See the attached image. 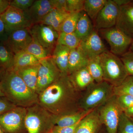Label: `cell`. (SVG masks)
Listing matches in <instances>:
<instances>
[{"label":"cell","instance_id":"74e56055","mask_svg":"<svg viewBox=\"0 0 133 133\" xmlns=\"http://www.w3.org/2000/svg\"><path fill=\"white\" fill-rule=\"evenodd\" d=\"M6 97H0V115L16 107Z\"/></svg>","mask_w":133,"mask_h":133},{"label":"cell","instance_id":"cb8c5ba5","mask_svg":"<svg viewBox=\"0 0 133 133\" xmlns=\"http://www.w3.org/2000/svg\"><path fill=\"white\" fill-rule=\"evenodd\" d=\"M40 63L33 55L23 51L15 54L12 66L9 70L16 71L26 66L39 64Z\"/></svg>","mask_w":133,"mask_h":133},{"label":"cell","instance_id":"4dcf8cb0","mask_svg":"<svg viewBox=\"0 0 133 133\" xmlns=\"http://www.w3.org/2000/svg\"><path fill=\"white\" fill-rule=\"evenodd\" d=\"M81 12H72L65 18L61 25L59 33H74L80 16Z\"/></svg>","mask_w":133,"mask_h":133},{"label":"cell","instance_id":"c3c4849f","mask_svg":"<svg viewBox=\"0 0 133 133\" xmlns=\"http://www.w3.org/2000/svg\"><path fill=\"white\" fill-rule=\"evenodd\" d=\"M0 133H4L3 131L2 130V129L1 127V126H0Z\"/></svg>","mask_w":133,"mask_h":133},{"label":"cell","instance_id":"4fadbf2b","mask_svg":"<svg viewBox=\"0 0 133 133\" xmlns=\"http://www.w3.org/2000/svg\"><path fill=\"white\" fill-rule=\"evenodd\" d=\"M78 48L88 59L99 56L108 50L95 30L87 38L81 41Z\"/></svg>","mask_w":133,"mask_h":133},{"label":"cell","instance_id":"bcb514c9","mask_svg":"<svg viewBox=\"0 0 133 133\" xmlns=\"http://www.w3.org/2000/svg\"><path fill=\"white\" fill-rule=\"evenodd\" d=\"M5 70H3L2 68L0 67V82L1 81L3 77V74L5 73Z\"/></svg>","mask_w":133,"mask_h":133},{"label":"cell","instance_id":"83f0119b","mask_svg":"<svg viewBox=\"0 0 133 133\" xmlns=\"http://www.w3.org/2000/svg\"><path fill=\"white\" fill-rule=\"evenodd\" d=\"M87 67L94 82L99 83L104 81L99 56L88 59Z\"/></svg>","mask_w":133,"mask_h":133},{"label":"cell","instance_id":"9c48e42d","mask_svg":"<svg viewBox=\"0 0 133 133\" xmlns=\"http://www.w3.org/2000/svg\"><path fill=\"white\" fill-rule=\"evenodd\" d=\"M28 29L32 38L52 56L59 33L51 26L41 23L33 24Z\"/></svg>","mask_w":133,"mask_h":133},{"label":"cell","instance_id":"7bdbcfd3","mask_svg":"<svg viewBox=\"0 0 133 133\" xmlns=\"http://www.w3.org/2000/svg\"><path fill=\"white\" fill-rule=\"evenodd\" d=\"M119 7L130 4L132 1L130 0H113Z\"/></svg>","mask_w":133,"mask_h":133},{"label":"cell","instance_id":"e575fe53","mask_svg":"<svg viewBox=\"0 0 133 133\" xmlns=\"http://www.w3.org/2000/svg\"><path fill=\"white\" fill-rule=\"evenodd\" d=\"M66 11L69 13L84 11V0H66Z\"/></svg>","mask_w":133,"mask_h":133},{"label":"cell","instance_id":"d6a6232c","mask_svg":"<svg viewBox=\"0 0 133 133\" xmlns=\"http://www.w3.org/2000/svg\"><path fill=\"white\" fill-rule=\"evenodd\" d=\"M117 133H133V118L127 116L124 112L120 117Z\"/></svg>","mask_w":133,"mask_h":133},{"label":"cell","instance_id":"484cf974","mask_svg":"<svg viewBox=\"0 0 133 133\" xmlns=\"http://www.w3.org/2000/svg\"><path fill=\"white\" fill-rule=\"evenodd\" d=\"M15 54L6 42H0V67L5 71L12 67Z\"/></svg>","mask_w":133,"mask_h":133},{"label":"cell","instance_id":"e0dca14e","mask_svg":"<svg viewBox=\"0 0 133 133\" xmlns=\"http://www.w3.org/2000/svg\"><path fill=\"white\" fill-rule=\"evenodd\" d=\"M102 125L97 108H95L79 121L75 133H98Z\"/></svg>","mask_w":133,"mask_h":133},{"label":"cell","instance_id":"816d5d0a","mask_svg":"<svg viewBox=\"0 0 133 133\" xmlns=\"http://www.w3.org/2000/svg\"><path fill=\"white\" fill-rule=\"evenodd\" d=\"M98 133H104L102 132H98Z\"/></svg>","mask_w":133,"mask_h":133},{"label":"cell","instance_id":"ee69618b","mask_svg":"<svg viewBox=\"0 0 133 133\" xmlns=\"http://www.w3.org/2000/svg\"><path fill=\"white\" fill-rule=\"evenodd\" d=\"M124 112L127 116L133 118V106L126 109Z\"/></svg>","mask_w":133,"mask_h":133},{"label":"cell","instance_id":"ac0fdd59","mask_svg":"<svg viewBox=\"0 0 133 133\" xmlns=\"http://www.w3.org/2000/svg\"><path fill=\"white\" fill-rule=\"evenodd\" d=\"M70 49L64 45L57 44L51 58L61 74H68V63Z\"/></svg>","mask_w":133,"mask_h":133},{"label":"cell","instance_id":"2e32d148","mask_svg":"<svg viewBox=\"0 0 133 133\" xmlns=\"http://www.w3.org/2000/svg\"><path fill=\"white\" fill-rule=\"evenodd\" d=\"M119 8L115 27L133 39V4L131 2Z\"/></svg>","mask_w":133,"mask_h":133},{"label":"cell","instance_id":"8fae6325","mask_svg":"<svg viewBox=\"0 0 133 133\" xmlns=\"http://www.w3.org/2000/svg\"><path fill=\"white\" fill-rule=\"evenodd\" d=\"M0 16L9 35L13 31L29 29L33 25L25 12L12 6H9Z\"/></svg>","mask_w":133,"mask_h":133},{"label":"cell","instance_id":"ffe728a7","mask_svg":"<svg viewBox=\"0 0 133 133\" xmlns=\"http://www.w3.org/2000/svg\"><path fill=\"white\" fill-rule=\"evenodd\" d=\"M39 64L26 66L15 71L21 77L26 85L36 93Z\"/></svg>","mask_w":133,"mask_h":133},{"label":"cell","instance_id":"6da1fadb","mask_svg":"<svg viewBox=\"0 0 133 133\" xmlns=\"http://www.w3.org/2000/svg\"><path fill=\"white\" fill-rule=\"evenodd\" d=\"M81 92L69 75L61 74L57 81L38 95V104L56 116L72 114L81 110L79 106Z\"/></svg>","mask_w":133,"mask_h":133},{"label":"cell","instance_id":"1f68e13d","mask_svg":"<svg viewBox=\"0 0 133 133\" xmlns=\"http://www.w3.org/2000/svg\"><path fill=\"white\" fill-rule=\"evenodd\" d=\"M114 95L129 94L133 96V76H128L120 85L114 87Z\"/></svg>","mask_w":133,"mask_h":133},{"label":"cell","instance_id":"836d02e7","mask_svg":"<svg viewBox=\"0 0 133 133\" xmlns=\"http://www.w3.org/2000/svg\"><path fill=\"white\" fill-rule=\"evenodd\" d=\"M128 76H133V52L128 50L121 56Z\"/></svg>","mask_w":133,"mask_h":133},{"label":"cell","instance_id":"60d3db41","mask_svg":"<svg viewBox=\"0 0 133 133\" xmlns=\"http://www.w3.org/2000/svg\"><path fill=\"white\" fill-rule=\"evenodd\" d=\"M55 9L62 11H66V0H52Z\"/></svg>","mask_w":133,"mask_h":133},{"label":"cell","instance_id":"8d00e7d4","mask_svg":"<svg viewBox=\"0 0 133 133\" xmlns=\"http://www.w3.org/2000/svg\"><path fill=\"white\" fill-rule=\"evenodd\" d=\"M35 0H13L10 1V6L25 12L32 5Z\"/></svg>","mask_w":133,"mask_h":133},{"label":"cell","instance_id":"3957f363","mask_svg":"<svg viewBox=\"0 0 133 133\" xmlns=\"http://www.w3.org/2000/svg\"><path fill=\"white\" fill-rule=\"evenodd\" d=\"M114 87L106 81L94 82L81 92L79 106L81 110L90 111L97 108L114 95Z\"/></svg>","mask_w":133,"mask_h":133},{"label":"cell","instance_id":"9a60e30c","mask_svg":"<svg viewBox=\"0 0 133 133\" xmlns=\"http://www.w3.org/2000/svg\"><path fill=\"white\" fill-rule=\"evenodd\" d=\"M55 9L52 0H35L25 12L33 25L40 23L49 12Z\"/></svg>","mask_w":133,"mask_h":133},{"label":"cell","instance_id":"b9f144b4","mask_svg":"<svg viewBox=\"0 0 133 133\" xmlns=\"http://www.w3.org/2000/svg\"><path fill=\"white\" fill-rule=\"evenodd\" d=\"M10 6V1L0 0V15L5 12Z\"/></svg>","mask_w":133,"mask_h":133},{"label":"cell","instance_id":"7402d4cb","mask_svg":"<svg viewBox=\"0 0 133 133\" xmlns=\"http://www.w3.org/2000/svg\"><path fill=\"white\" fill-rule=\"evenodd\" d=\"M70 14L66 11L53 9L49 12L39 23L51 26L59 33L61 25Z\"/></svg>","mask_w":133,"mask_h":133},{"label":"cell","instance_id":"ab89813d","mask_svg":"<svg viewBox=\"0 0 133 133\" xmlns=\"http://www.w3.org/2000/svg\"><path fill=\"white\" fill-rule=\"evenodd\" d=\"M8 36L5 24L0 16V42L6 41Z\"/></svg>","mask_w":133,"mask_h":133},{"label":"cell","instance_id":"d590c367","mask_svg":"<svg viewBox=\"0 0 133 133\" xmlns=\"http://www.w3.org/2000/svg\"><path fill=\"white\" fill-rule=\"evenodd\" d=\"M117 102L123 112L133 106V96L124 94L116 96Z\"/></svg>","mask_w":133,"mask_h":133},{"label":"cell","instance_id":"681fc988","mask_svg":"<svg viewBox=\"0 0 133 133\" xmlns=\"http://www.w3.org/2000/svg\"><path fill=\"white\" fill-rule=\"evenodd\" d=\"M48 133H54L53 132H52V130H51V131H50V132H49Z\"/></svg>","mask_w":133,"mask_h":133},{"label":"cell","instance_id":"f1b7e54d","mask_svg":"<svg viewBox=\"0 0 133 133\" xmlns=\"http://www.w3.org/2000/svg\"><path fill=\"white\" fill-rule=\"evenodd\" d=\"M24 51L31 54L40 62L51 57V54L33 38Z\"/></svg>","mask_w":133,"mask_h":133},{"label":"cell","instance_id":"f35d334b","mask_svg":"<svg viewBox=\"0 0 133 133\" xmlns=\"http://www.w3.org/2000/svg\"><path fill=\"white\" fill-rule=\"evenodd\" d=\"M79 122L69 127H59L55 126L52 131L54 133H75Z\"/></svg>","mask_w":133,"mask_h":133},{"label":"cell","instance_id":"52a82bcc","mask_svg":"<svg viewBox=\"0 0 133 133\" xmlns=\"http://www.w3.org/2000/svg\"><path fill=\"white\" fill-rule=\"evenodd\" d=\"M110 47V52L120 56L128 51L133 39L115 27L99 30Z\"/></svg>","mask_w":133,"mask_h":133},{"label":"cell","instance_id":"7a4b0ae2","mask_svg":"<svg viewBox=\"0 0 133 133\" xmlns=\"http://www.w3.org/2000/svg\"><path fill=\"white\" fill-rule=\"evenodd\" d=\"M1 82L5 97L16 106L27 108L38 104V94L14 70L5 71Z\"/></svg>","mask_w":133,"mask_h":133},{"label":"cell","instance_id":"5b68a950","mask_svg":"<svg viewBox=\"0 0 133 133\" xmlns=\"http://www.w3.org/2000/svg\"><path fill=\"white\" fill-rule=\"evenodd\" d=\"M103 79L114 87L118 86L128 76L120 58L107 50L99 56Z\"/></svg>","mask_w":133,"mask_h":133},{"label":"cell","instance_id":"5bb4252c","mask_svg":"<svg viewBox=\"0 0 133 133\" xmlns=\"http://www.w3.org/2000/svg\"><path fill=\"white\" fill-rule=\"evenodd\" d=\"M28 29L17 30L11 32L6 41L14 54L23 51L32 42Z\"/></svg>","mask_w":133,"mask_h":133},{"label":"cell","instance_id":"8992f818","mask_svg":"<svg viewBox=\"0 0 133 133\" xmlns=\"http://www.w3.org/2000/svg\"><path fill=\"white\" fill-rule=\"evenodd\" d=\"M97 109L107 133H117L120 117L123 111L118 104L116 95L112 96Z\"/></svg>","mask_w":133,"mask_h":133},{"label":"cell","instance_id":"f6af8a7d","mask_svg":"<svg viewBox=\"0 0 133 133\" xmlns=\"http://www.w3.org/2000/svg\"><path fill=\"white\" fill-rule=\"evenodd\" d=\"M5 97V94L3 92V90L1 82H0V97Z\"/></svg>","mask_w":133,"mask_h":133},{"label":"cell","instance_id":"603a6c76","mask_svg":"<svg viewBox=\"0 0 133 133\" xmlns=\"http://www.w3.org/2000/svg\"><path fill=\"white\" fill-rule=\"evenodd\" d=\"M95 30L91 20L84 11L81 12L80 16L74 33L80 41L87 38Z\"/></svg>","mask_w":133,"mask_h":133},{"label":"cell","instance_id":"f907efd6","mask_svg":"<svg viewBox=\"0 0 133 133\" xmlns=\"http://www.w3.org/2000/svg\"><path fill=\"white\" fill-rule=\"evenodd\" d=\"M131 3H132L133 4V1H131Z\"/></svg>","mask_w":133,"mask_h":133},{"label":"cell","instance_id":"f546056e","mask_svg":"<svg viewBox=\"0 0 133 133\" xmlns=\"http://www.w3.org/2000/svg\"><path fill=\"white\" fill-rule=\"evenodd\" d=\"M80 39L75 33H59L57 44H60L69 48L70 50L78 48L80 44Z\"/></svg>","mask_w":133,"mask_h":133},{"label":"cell","instance_id":"d4e9b609","mask_svg":"<svg viewBox=\"0 0 133 133\" xmlns=\"http://www.w3.org/2000/svg\"><path fill=\"white\" fill-rule=\"evenodd\" d=\"M91 111L81 110L72 114L60 116L55 115V126L59 127H65L73 125L79 122Z\"/></svg>","mask_w":133,"mask_h":133},{"label":"cell","instance_id":"30bf717a","mask_svg":"<svg viewBox=\"0 0 133 133\" xmlns=\"http://www.w3.org/2000/svg\"><path fill=\"white\" fill-rule=\"evenodd\" d=\"M40 62L36 88L38 95L57 81L62 74L51 57Z\"/></svg>","mask_w":133,"mask_h":133},{"label":"cell","instance_id":"d6986e66","mask_svg":"<svg viewBox=\"0 0 133 133\" xmlns=\"http://www.w3.org/2000/svg\"><path fill=\"white\" fill-rule=\"evenodd\" d=\"M69 76L75 88L80 92L95 82L87 66L76 71Z\"/></svg>","mask_w":133,"mask_h":133},{"label":"cell","instance_id":"ba28073f","mask_svg":"<svg viewBox=\"0 0 133 133\" xmlns=\"http://www.w3.org/2000/svg\"><path fill=\"white\" fill-rule=\"evenodd\" d=\"M26 111L25 108L16 107L0 115V126L4 133H22L26 130Z\"/></svg>","mask_w":133,"mask_h":133},{"label":"cell","instance_id":"7dc6e473","mask_svg":"<svg viewBox=\"0 0 133 133\" xmlns=\"http://www.w3.org/2000/svg\"><path fill=\"white\" fill-rule=\"evenodd\" d=\"M129 50L133 52V39L132 42V43H131V46H130V48H129Z\"/></svg>","mask_w":133,"mask_h":133},{"label":"cell","instance_id":"277c9868","mask_svg":"<svg viewBox=\"0 0 133 133\" xmlns=\"http://www.w3.org/2000/svg\"><path fill=\"white\" fill-rule=\"evenodd\" d=\"M26 110L25 125L28 133H48L55 126L56 116L38 104Z\"/></svg>","mask_w":133,"mask_h":133},{"label":"cell","instance_id":"7c38bea8","mask_svg":"<svg viewBox=\"0 0 133 133\" xmlns=\"http://www.w3.org/2000/svg\"><path fill=\"white\" fill-rule=\"evenodd\" d=\"M119 10L113 0H107L95 19V29L99 31L115 27Z\"/></svg>","mask_w":133,"mask_h":133},{"label":"cell","instance_id":"44dd1931","mask_svg":"<svg viewBox=\"0 0 133 133\" xmlns=\"http://www.w3.org/2000/svg\"><path fill=\"white\" fill-rule=\"evenodd\" d=\"M88 59L79 48L70 50L68 63V74L87 65Z\"/></svg>","mask_w":133,"mask_h":133},{"label":"cell","instance_id":"4316f807","mask_svg":"<svg viewBox=\"0 0 133 133\" xmlns=\"http://www.w3.org/2000/svg\"><path fill=\"white\" fill-rule=\"evenodd\" d=\"M107 0H84V11L89 18L95 21Z\"/></svg>","mask_w":133,"mask_h":133}]
</instances>
